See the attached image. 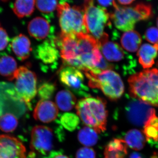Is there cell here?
I'll list each match as a JSON object with an SVG mask.
<instances>
[{"instance_id": "1", "label": "cell", "mask_w": 158, "mask_h": 158, "mask_svg": "<svg viewBox=\"0 0 158 158\" xmlns=\"http://www.w3.org/2000/svg\"><path fill=\"white\" fill-rule=\"evenodd\" d=\"M77 115L88 127L100 134L106 130L108 116L106 102L98 97L81 99L76 106Z\"/></svg>"}, {"instance_id": "2", "label": "cell", "mask_w": 158, "mask_h": 158, "mask_svg": "<svg viewBox=\"0 0 158 158\" xmlns=\"http://www.w3.org/2000/svg\"><path fill=\"white\" fill-rule=\"evenodd\" d=\"M130 95L150 105L158 107V69L134 74L128 80Z\"/></svg>"}, {"instance_id": "3", "label": "cell", "mask_w": 158, "mask_h": 158, "mask_svg": "<svg viewBox=\"0 0 158 158\" xmlns=\"http://www.w3.org/2000/svg\"><path fill=\"white\" fill-rule=\"evenodd\" d=\"M113 6L115 10L110 14V19L116 28L124 32L133 31L138 22L148 19L152 15L149 4L140 3L132 7H120L115 3Z\"/></svg>"}, {"instance_id": "4", "label": "cell", "mask_w": 158, "mask_h": 158, "mask_svg": "<svg viewBox=\"0 0 158 158\" xmlns=\"http://www.w3.org/2000/svg\"><path fill=\"white\" fill-rule=\"evenodd\" d=\"M88 85L92 88H98L110 100L119 99L124 92V85L121 77L112 70L103 71L98 74L85 71Z\"/></svg>"}, {"instance_id": "5", "label": "cell", "mask_w": 158, "mask_h": 158, "mask_svg": "<svg viewBox=\"0 0 158 158\" xmlns=\"http://www.w3.org/2000/svg\"><path fill=\"white\" fill-rule=\"evenodd\" d=\"M83 10L87 33L98 43L108 35L105 29L111 25L110 14L104 7L95 6L94 0H85Z\"/></svg>"}, {"instance_id": "6", "label": "cell", "mask_w": 158, "mask_h": 158, "mask_svg": "<svg viewBox=\"0 0 158 158\" xmlns=\"http://www.w3.org/2000/svg\"><path fill=\"white\" fill-rule=\"evenodd\" d=\"M57 9L61 34H88L83 9L62 2L58 4Z\"/></svg>"}, {"instance_id": "7", "label": "cell", "mask_w": 158, "mask_h": 158, "mask_svg": "<svg viewBox=\"0 0 158 158\" xmlns=\"http://www.w3.org/2000/svg\"><path fill=\"white\" fill-rule=\"evenodd\" d=\"M15 80L13 97L24 102L31 109V102L37 95V77L34 72L26 66L18 68L15 74Z\"/></svg>"}, {"instance_id": "8", "label": "cell", "mask_w": 158, "mask_h": 158, "mask_svg": "<svg viewBox=\"0 0 158 158\" xmlns=\"http://www.w3.org/2000/svg\"><path fill=\"white\" fill-rule=\"evenodd\" d=\"M59 78L62 85L73 93L85 98L90 97V90L85 84V76L78 69L65 65L59 71Z\"/></svg>"}, {"instance_id": "9", "label": "cell", "mask_w": 158, "mask_h": 158, "mask_svg": "<svg viewBox=\"0 0 158 158\" xmlns=\"http://www.w3.org/2000/svg\"><path fill=\"white\" fill-rule=\"evenodd\" d=\"M56 37L55 35L50 37L34 49V56L40 62L43 70H53L58 66L61 56L56 44Z\"/></svg>"}, {"instance_id": "10", "label": "cell", "mask_w": 158, "mask_h": 158, "mask_svg": "<svg viewBox=\"0 0 158 158\" xmlns=\"http://www.w3.org/2000/svg\"><path fill=\"white\" fill-rule=\"evenodd\" d=\"M125 112L130 123L138 127H144L150 118L156 115L155 110L151 105L135 98L128 103Z\"/></svg>"}, {"instance_id": "11", "label": "cell", "mask_w": 158, "mask_h": 158, "mask_svg": "<svg viewBox=\"0 0 158 158\" xmlns=\"http://www.w3.org/2000/svg\"><path fill=\"white\" fill-rule=\"evenodd\" d=\"M54 134L51 128L36 126L31 132V148L41 155H48L53 148Z\"/></svg>"}, {"instance_id": "12", "label": "cell", "mask_w": 158, "mask_h": 158, "mask_svg": "<svg viewBox=\"0 0 158 158\" xmlns=\"http://www.w3.org/2000/svg\"><path fill=\"white\" fill-rule=\"evenodd\" d=\"M0 158H26V148L15 137L0 135Z\"/></svg>"}, {"instance_id": "13", "label": "cell", "mask_w": 158, "mask_h": 158, "mask_svg": "<svg viewBox=\"0 0 158 158\" xmlns=\"http://www.w3.org/2000/svg\"><path fill=\"white\" fill-rule=\"evenodd\" d=\"M108 37L98 43L106 60L113 65V63H119L126 60L128 57L122 48L117 43L110 41Z\"/></svg>"}, {"instance_id": "14", "label": "cell", "mask_w": 158, "mask_h": 158, "mask_svg": "<svg viewBox=\"0 0 158 158\" xmlns=\"http://www.w3.org/2000/svg\"><path fill=\"white\" fill-rule=\"evenodd\" d=\"M59 110L56 105L49 100H40L37 103L33 113L36 120L49 123L56 118Z\"/></svg>"}, {"instance_id": "15", "label": "cell", "mask_w": 158, "mask_h": 158, "mask_svg": "<svg viewBox=\"0 0 158 158\" xmlns=\"http://www.w3.org/2000/svg\"><path fill=\"white\" fill-rule=\"evenodd\" d=\"M29 34L35 39L42 40L54 35V30L48 21L42 17H37L29 22Z\"/></svg>"}, {"instance_id": "16", "label": "cell", "mask_w": 158, "mask_h": 158, "mask_svg": "<svg viewBox=\"0 0 158 158\" xmlns=\"http://www.w3.org/2000/svg\"><path fill=\"white\" fill-rule=\"evenodd\" d=\"M11 46L15 56L21 61L28 59L32 50L30 39L23 34H19L12 40Z\"/></svg>"}, {"instance_id": "17", "label": "cell", "mask_w": 158, "mask_h": 158, "mask_svg": "<svg viewBox=\"0 0 158 158\" xmlns=\"http://www.w3.org/2000/svg\"><path fill=\"white\" fill-rule=\"evenodd\" d=\"M158 54V44H144L139 48L137 53L139 63L144 69L150 68L155 63Z\"/></svg>"}, {"instance_id": "18", "label": "cell", "mask_w": 158, "mask_h": 158, "mask_svg": "<svg viewBox=\"0 0 158 158\" xmlns=\"http://www.w3.org/2000/svg\"><path fill=\"white\" fill-rule=\"evenodd\" d=\"M127 154V145L124 140L113 138L105 148L104 158H125Z\"/></svg>"}, {"instance_id": "19", "label": "cell", "mask_w": 158, "mask_h": 158, "mask_svg": "<svg viewBox=\"0 0 158 158\" xmlns=\"http://www.w3.org/2000/svg\"><path fill=\"white\" fill-rule=\"evenodd\" d=\"M120 42L122 47L126 50L130 52H135L140 47L142 39L138 32L133 30L123 34Z\"/></svg>"}, {"instance_id": "20", "label": "cell", "mask_w": 158, "mask_h": 158, "mask_svg": "<svg viewBox=\"0 0 158 158\" xmlns=\"http://www.w3.org/2000/svg\"><path fill=\"white\" fill-rule=\"evenodd\" d=\"M125 142L131 149L139 151L143 149L146 143L144 133L136 129L128 131L124 137Z\"/></svg>"}, {"instance_id": "21", "label": "cell", "mask_w": 158, "mask_h": 158, "mask_svg": "<svg viewBox=\"0 0 158 158\" xmlns=\"http://www.w3.org/2000/svg\"><path fill=\"white\" fill-rule=\"evenodd\" d=\"M57 107L62 111H69L72 110L77 103V98L69 90H63L59 91L56 97Z\"/></svg>"}, {"instance_id": "22", "label": "cell", "mask_w": 158, "mask_h": 158, "mask_svg": "<svg viewBox=\"0 0 158 158\" xmlns=\"http://www.w3.org/2000/svg\"><path fill=\"white\" fill-rule=\"evenodd\" d=\"M17 69V62L13 57L8 55L0 57V74L3 77L13 81Z\"/></svg>"}, {"instance_id": "23", "label": "cell", "mask_w": 158, "mask_h": 158, "mask_svg": "<svg viewBox=\"0 0 158 158\" xmlns=\"http://www.w3.org/2000/svg\"><path fill=\"white\" fill-rule=\"evenodd\" d=\"M35 4L36 0H15L12 10L18 17L23 18L33 13Z\"/></svg>"}, {"instance_id": "24", "label": "cell", "mask_w": 158, "mask_h": 158, "mask_svg": "<svg viewBox=\"0 0 158 158\" xmlns=\"http://www.w3.org/2000/svg\"><path fill=\"white\" fill-rule=\"evenodd\" d=\"M98 134L93 129L88 126L84 127L78 133V140L85 147H91L95 145L98 141Z\"/></svg>"}, {"instance_id": "25", "label": "cell", "mask_w": 158, "mask_h": 158, "mask_svg": "<svg viewBox=\"0 0 158 158\" xmlns=\"http://www.w3.org/2000/svg\"><path fill=\"white\" fill-rule=\"evenodd\" d=\"M146 141L152 144L158 143V117L155 115L144 127L143 131Z\"/></svg>"}, {"instance_id": "26", "label": "cell", "mask_w": 158, "mask_h": 158, "mask_svg": "<svg viewBox=\"0 0 158 158\" xmlns=\"http://www.w3.org/2000/svg\"><path fill=\"white\" fill-rule=\"evenodd\" d=\"M18 125V119L13 114L6 113L0 117V130L5 132L13 131Z\"/></svg>"}, {"instance_id": "27", "label": "cell", "mask_w": 158, "mask_h": 158, "mask_svg": "<svg viewBox=\"0 0 158 158\" xmlns=\"http://www.w3.org/2000/svg\"><path fill=\"white\" fill-rule=\"evenodd\" d=\"M79 116L73 113H66L60 117V123L63 127L69 131H75L80 124Z\"/></svg>"}, {"instance_id": "28", "label": "cell", "mask_w": 158, "mask_h": 158, "mask_svg": "<svg viewBox=\"0 0 158 158\" xmlns=\"http://www.w3.org/2000/svg\"><path fill=\"white\" fill-rule=\"evenodd\" d=\"M36 7L43 14H52L57 8L58 0H36Z\"/></svg>"}, {"instance_id": "29", "label": "cell", "mask_w": 158, "mask_h": 158, "mask_svg": "<svg viewBox=\"0 0 158 158\" xmlns=\"http://www.w3.org/2000/svg\"><path fill=\"white\" fill-rule=\"evenodd\" d=\"M56 90V87L53 83H44L40 86L38 94L40 100H49L52 98Z\"/></svg>"}, {"instance_id": "30", "label": "cell", "mask_w": 158, "mask_h": 158, "mask_svg": "<svg viewBox=\"0 0 158 158\" xmlns=\"http://www.w3.org/2000/svg\"><path fill=\"white\" fill-rule=\"evenodd\" d=\"M76 158H96V152L91 148H81L77 151Z\"/></svg>"}, {"instance_id": "31", "label": "cell", "mask_w": 158, "mask_h": 158, "mask_svg": "<svg viewBox=\"0 0 158 158\" xmlns=\"http://www.w3.org/2000/svg\"><path fill=\"white\" fill-rule=\"evenodd\" d=\"M144 37L148 42L158 44V29L155 27L149 28L146 30Z\"/></svg>"}, {"instance_id": "32", "label": "cell", "mask_w": 158, "mask_h": 158, "mask_svg": "<svg viewBox=\"0 0 158 158\" xmlns=\"http://www.w3.org/2000/svg\"><path fill=\"white\" fill-rule=\"evenodd\" d=\"M9 41V36L6 30L0 27V51L6 48Z\"/></svg>"}, {"instance_id": "33", "label": "cell", "mask_w": 158, "mask_h": 158, "mask_svg": "<svg viewBox=\"0 0 158 158\" xmlns=\"http://www.w3.org/2000/svg\"><path fill=\"white\" fill-rule=\"evenodd\" d=\"M46 158H69L59 152H52Z\"/></svg>"}, {"instance_id": "34", "label": "cell", "mask_w": 158, "mask_h": 158, "mask_svg": "<svg viewBox=\"0 0 158 158\" xmlns=\"http://www.w3.org/2000/svg\"><path fill=\"white\" fill-rule=\"evenodd\" d=\"M99 4L102 7H107L113 6L114 5L116 2L115 0H97Z\"/></svg>"}, {"instance_id": "35", "label": "cell", "mask_w": 158, "mask_h": 158, "mask_svg": "<svg viewBox=\"0 0 158 158\" xmlns=\"http://www.w3.org/2000/svg\"><path fill=\"white\" fill-rule=\"evenodd\" d=\"M135 0H117L119 4L122 5H128L131 4Z\"/></svg>"}, {"instance_id": "36", "label": "cell", "mask_w": 158, "mask_h": 158, "mask_svg": "<svg viewBox=\"0 0 158 158\" xmlns=\"http://www.w3.org/2000/svg\"><path fill=\"white\" fill-rule=\"evenodd\" d=\"M129 158H144L142 155L139 153L134 152L131 154Z\"/></svg>"}, {"instance_id": "37", "label": "cell", "mask_w": 158, "mask_h": 158, "mask_svg": "<svg viewBox=\"0 0 158 158\" xmlns=\"http://www.w3.org/2000/svg\"><path fill=\"white\" fill-rule=\"evenodd\" d=\"M35 153L31 152L29 153V157L27 158H35Z\"/></svg>"}, {"instance_id": "38", "label": "cell", "mask_w": 158, "mask_h": 158, "mask_svg": "<svg viewBox=\"0 0 158 158\" xmlns=\"http://www.w3.org/2000/svg\"><path fill=\"white\" fill-rule=\"evenodd\" d=\"M151 158H158V154H155L153 155L152 156Z\"/></svg>"}, {"instance_id": "39", "label": "cell", "mask_w": 158, "mask_h": 158, "mask_svg": "<svg viewBox=\"0 0 158 158\" xmlns=\"http://www.w3.org/2000/svg\"><path fill=\"white\" fill-rule=\"evenodd\" d=\"M157 27L158 28V17L157 18Z\"/></svg>"}, {"instance_id": "40", "label": "cell", "mask_w": 158, "mask_h": 158, "mask_svg": "<svg viewBox=\"0 0 158 158\" xmlns=\"http://www.w3.org/2000/svg\"><path fill=\"white\" fill-rule=\"evenodd\" d=\"M2 1H6V0H2Z\"/></svg>"}]
</instances>
